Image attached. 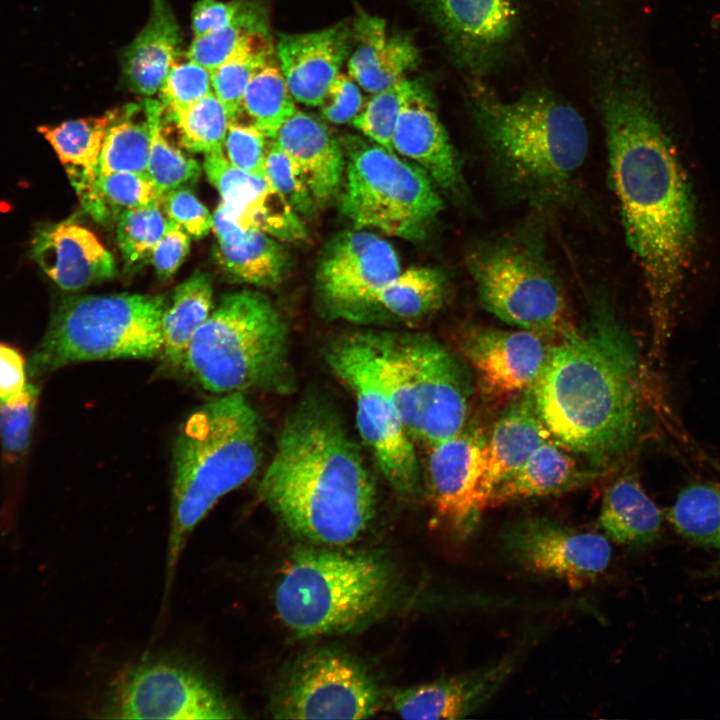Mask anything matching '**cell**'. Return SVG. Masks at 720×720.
<instances>
[{"label": "cell", "mask_w": 720, "mask_h": 720, "mask_svg": "<svg viewBox=\"0 0 720 720\" xmlns=\"http://www.w3.org/2000/svg\"><path fill=\"white\" fill-rule=\"evenodd\" d=\"M448 40L472 61H485L512 34L516 13L512 0H424Z\"/></svg>", "instance_id": "25"}, {"label": "cell", "mask_w": 720, "mask_h": 720, "mask_svg": "<svg viewBox=\"0 0 720 720\" xmlns=\"http://www.w3.org/2000/svg\"><path fill=\"white\" fill-rule=\"evenodd\" d=\"M112 119L113 111H110L101 116L38 127L56 152L73 187L97 177L104 138Z\"/></svg>", "instance_id": "36"}, {"label": "cell", "mask_w": 720, "mask_h": 720, "mask_svg": "<svg viewBox=\"0 0 720 720\" xmlns=\"http://www.w3.org/2000/svg\"><path fill=\"white\" fill-rule=\"evenodd\" d=\"M466 264L482 305L503 322L554 340L575 327L535 224L476 242Z\"/></svg>", "instance_id": "9"}, {"label": "cell", "mask_w": 720, "mask_h": 720, "mask_svg": "<svg viewBox=\"0 0 720 720\" xmlns=\"http://www.w3.org/2000/svg\"><path fill=\"white\" fill-rule=\"evenodd\" d=\"M190 242V235L169 220L164 234L150 254L152 264L161 278H169L176 272L189 252Z\"/></svg>", "instance_id": "51"}, {"label": "cell", "mask_w": 720, "mask_h": 720, "mask_svg": "<svg viewBox=\"0 0 720 720\" xmlns=\"http://www.w3.org/2000/svg\"><path fill=\"white\" fill-rule=\"evenodd\" d=\"M401 271L394 247L364 229L344 231L325 247L316 271V288L333 317L362 323L378 292Z\"/></svg>", "instance_id": "15"}, {"label": "cell", "mask_w": 720, "mask_h": 720, "mask_svg": "<svg viewBox=\"0 0 720 720\" xmlns=\"http://www.w3.org/2000/svg\"><path fill=\"white\" fill-rule=\"evenodd\" d=\"M82 207L95 220L160 201L161 194L147 174L113 172L97 175L76 190Z\"/></svg>", "instance_id": "40"}, {"label": "cell", "mask_w": 720, "mask_h": 720, "mask_svg": "<svg viewBox=\"0 0 720 720\" xmlns=\"http://www.w3.org/2000/svg\"><path fill=\"white\" fill-rule=\"evenodd\" d=\"M339 209L355 229L421 240L444 207L429 175L394 151L358 137L342 143Z\"/></svg>", "instance_id": "11"}, {"label": "cell", "mask_w": 720, "mask_h": 720, "mask_svg": "<svg viewBox=\"0 0 720 720\" xmlns=\"http://www.w3.org/2000/svg\"><path fill=\"white\" fill-rule=\"evenodd\" d=\"M183 368L216 394L286 392L291 385L287 327L261 292L227 294L191 340Z\"/></svg>", "instance_id": "6"}, {"label": "cell", "mask_w": 720, "mask_h": 720, "mask_svg": "<svg viewBox=\"0 0 720 720\" xmlns=\"http://www.w3.org/2000/svg\"><path fill=\"white\" fill-rule=\"evenodd\" d=\"M352 49V27L281 34L275 54L294 100L318 107Z\"/></svg>", "instance_id": "22"}, {"label": "cell", "mask_w": 720, "mask_h": 720, "mask_svg": "<svg viewBox=\"0 0 720 720\" xmlns=\"http://www.w3.org/2000/svg\"><path fill=\"white\" fill-rule=\"evenodd\" d=\"M327 362L350 389L359 433L379 470L402 496L420 491V469L413 444L396 405L382 382L362 332L337 339Z\"/></svg>", "instance_id": "12"}, {"label": "cell", "mask_w": 720, "mask_h": 720, "mask_svg": "<svg viewBox=\"0 0 720 720\" xmlns=\"http://www.w3.org/2000/svg\"><path fill=\"white\" fill-rule=\"evenodd\" d=\"M381 704L376 682L359 661L324 649L290 666L272 696L271 712L280 719H364Z\"/></svg>", "instance_id": "13"}, {"label": "cell", "mask_w": 720, "mask_h": 720, "mask_svg": "<svg viewBox=\"0 0 720 720\" xmlns=\"http://www.w3.org/2000/svg\"><path fill=\"white\" fill-rule=\"evenodd\" d=\"M272 139L288 155L318 207L340 192L345 153L323 121L297 109Z\"/></svg>", "instance_id": "24"}, {"label": "cell", "mask_w": 720, "mask_h": 720, "mask_svg": "<svg viewBox=\"0 0 720 720\" xmlns=\"http://www.w3.org/2000/svg\"><path fill=\"white\" fill-rule=\"evenodd\" d=\"M165 306L162 296L138 293L62 299L28 359L29 379L41 383L80 362L160 356Z\"/></svg>", "instance_id": "8"}, {"label": "cell", "mask_w": 720, "mask_h": 720, "mask_svg": "<svg viewBox=\"0 0 720 720\" xmlns=\"http://www.w3.org/2000/svg\"><path fill=\"white\" fill-rule=\"evenodd\" d=\"M265 177L271 186L300 216L311 218L316 208L308 187L288 155L270 139L266 159Z\"/></svg>", "instance_id": "46"}, {"label": "cell", "mask_w": 720, "mask_h": 720, "mask_svg": "<svg viewBox=\"0 0 720 720\" xmlns=\"http://www.w3.org/2000/svg\"><path fill=\"white\" fill-rule=\"evenodd\" d=\"M203 167L221 196L220 204L240 227L260 230L281 241L298 242L306 238L301 216L265 176L234 167L223 151L204 154Z\"/></svg>", "instance_id": "19"}, {"label": "cell", "mask_w": 720, "mask_h": 720, "mask_svg": "<svg viewBox=\"0 0 720 720\" xmlns=\"http://www.w3.org/2000/svg\"><path fill=\"white\" fill-rule=\"evenodd\" d=\"M29 381L28 360L20 348L0 341V402L22 394Z\"/></svg>", "instance_id": "52"}, {"label": "cell", "mask_w": 720, "mask_h": 720, "mask_svg": "<svg viewBox=\"0 0 720 720\" xmlns=\"http://www.w3.org/2000/svg\"><path fill=\"white\" fill-rule=\"evenodd\" d=\"M149 18L124 51L122 74L133 92L152 96L178 61L181 36L168 0H151Z\"/></svg>", "instance_id": "29"}, {"label": "cell", "mask_w": 720, "mask_h": 720, "mask_svg": "<svg viewBox=\"0 0 720 720\" xmlns=\"http://www.w3.org/2000/svg\"><path fill=\"white\" fill-rule=\"evenodd\" d=\"M610 185L648 297L652 356L661 361L695 241L693 195L648 96L614 88L601 103Z\"/></svg>", "instance_id": "1"}, {"label": "cell", "mask_w": 720, "mask_h": 720, "mask_svg": "<svg viewBox=\"0 0 720 720\" xmlns=\"http://www.w3.org/2000/svg\"><path fill=\"white\" fill-rule=\"evenodd\" d=\"M241 0L228 2L219 0H199L192 10V30L194 37H202L228 25L238 11Z\"/></svg>", "instance_id": "53"}, {"label": "cell", "mask_w": 720, "mask_h": 720, "mask_svg": "<svg viewBox=\"0 0 720 720\" xmlns=\"http://www.w3.org/2000/svg\"><path fill=\"white\" fill-rule=\"evenodd\" d=\"M160 204L167 218L194 238H202L212 229L213 215L184 187L164 192Z\"/></svg>", "instance_id": "49"}, {"label": "cell", "mask_w": 720, "mask_h": 720, "mask_svg": "<svg viewBox=\"0 0 720 720\" xmlns=\"http://www.w3.org/2000/svg\"><path fill=\"white\" fill-rule=\"evenodd\" d=\"M522 648L477 671L396 691L393 709L406 719H460L485 704L512 674Z\"/></svg>", "instance_id": "21"}, {"label": "cell", "mask_w": 720, "mask_h": 720, "mask_svg": "<svg viewBox=\"0 0 720 720\" xmlns=\"http://www.w3.org/2000/svg\"><path fill=\"white\" fill-rule=\"evenodd\" d=\"M662 520L636 475L622 474L605 490L598 522L615 543L637 548L651 545L661 535Z\"/></svg>", "instance_id": "31"}, {"label": "cell", "mask_w": 720, "mask_h": 720, "mask_svg": "<svg viewBox=\"0 0 720 720\" xmlns=\"http://www.w3.org/2000/svg\"><path fill=\"white\" fill-rule=\"evenodd\" d=\"M505 555L522 570L582 587L609 566L607 537L545 516H529L508 525L500 536Z\"/></svg>", "instance_id": "16"}, {"label": "cell", "mask_w": 720, "mask_h": 720, "mask_svg": "<svg viewBox=\"0 0 720 720\" xmlns=\"http://www.w3.org/2000/svg\"><path fill=\"white\" fill-rule=\"evenodd\" d=\"M447 288V277L438 268L414 266L401 270L375 296L362 323L423 320L440 309Z\"/></svg>", "instance_id": "32"}, {"label": "cell", "mask_w": 720, "mask_h": 720, "mask_svg": "<svg viewBox=\"0 0 720 720\" xmlns=\"http://www.w3.org/2000/svg\"><path fill=\"white\" fill-rule=\"evenodd\" d=\"M164 105L155 113L152 122L151 142L147 163V175L160 194L195 183L200 174V165L183 154L166 138L163 129Z\"/></svg>", "instance_id": "43"}, {"label": "cell", "mask_w": 720, "mask_h": 720, "mask_svg": "<svg viewBox=\"0 0 720 720\" xmlns=\"http://www.w3.org/2000/svg\"><path fill=\"white\" fill-rule=\"evenodd\" d=\"M428 448L426 484L434 515L456 538L466 539L487 509L482 493L487 435L466 424Z\"/></svg>", "instance_id": "17"}, {"label": "cell", "mask_w": 720, "mask_h": 720, "mask_svg": "<svg viewBox=\"0 0 720 720\" xmlns=\"http://www.w3.org/2000/svg\"><path fill=\"white\" fill-rule=\"evenodd\" d=\"M531 394L552 439L598 468L638 444L647 424L645 368L606 294H592L583 325L549 346Z\"/></svg>", "instance_id": "2"}, {"label": "cell", "mask_w": 720, "mask_h": 720, "mask_svg": "<svg viewBox=\"0 0 720 720\" xmlns=\"http://www.w3.org/2000/svg\"><path fill=\"white\" fill-rule=\"evenodd\" d=\"M168 223L160 201L122 212L117 224V241L125 262L135 264L150 256Z\"/></svg>", "instance_id": "44"}, {"label": "cell", "mask_w": 720, "mask_h": 720, "mask_svg": "<svg viewBox=\"0 0 720 720\" xmlns=\"http://www.w3.org/2000/svg\"><path fill=\"white\" fill-rule=\"evenodd\" d=\"M259 416L243 393L225 394L195 409L172 454L167 586L192 531L226 494L254 476L262 457Z\"/></svg>", "instance_id": "5"}, {"label": "cell", "mask_w": 720, "mask_h": 720, "mask_svg": "<svg viewBox=\"0 0 720 720\" xmlns=\"http://www.w3.org/2000/svg\"><path fill=\"white\" fill-rule=\"evenodd\" d=\"M392 148L414 161L445 192L463 194V174L455 149L429 95L414 82L404 100Z\"/></svg>", "instance_id": "23"}, {"label": "cell", "mask_w": 720, "mask_h": 720, "mask_svg": "<svg viewBox=\"0 0 720 720\" xmlns=\"http://www.w3.org/2000/svg\"><path fill=\"white\" fill-rule=\"evenodd\" d=\"M362 90L348 72H340L318 106L322 117L333 124L351 123L365 103Z\"/></svg>", "instance_id": "50"}, {"label": "cell", "mask_w": 720, "mask_h": 720, "mask_svg": "<svg viewBox=\"0 0 720 720\" xmlns=\"http://www.w3.org/2000/svg\"><path fill=\"white\" fill-rule=\"evenodd\" d=\"M347 72L370 94L406 78L418 60V51L406 37L392 34L381 18L361 13L352 25Z\"/></svg>", "instance_id": "27"}, {"label": "cell", "mask_w": 720, "mask_h": 720, "mask_svg": "<svg viewBox=\"0 0 720 720\" xmlns=\"http://www.w3.org/2000/svg\"><path fill=\"white\" fill-rule=\"evenodd\" d=\"M393 591L392 566L379 555L304 549L281 573L275 608L298 637L345 633L377 616Z\"/></svg>", "instance_id": "7"}, {"label": "cell", "mask_w": 720, "mask_h": 720, "mask_svg": "<svg viewBox=\"0 0 720 720\" xmlns=\"http://www.w3.org/2000/svg\"><path fill=\"white\" fill-rule=\"evenodd\" d=\"M275 55L272 38L261 39L212 69V92L227 110L230 120L239 110L246 87L255 71Z\"/></svg>", "instance_id": "42"}, {"label": "cell", "mask_w": 720, "mask_h": 720, "mask_svg": "<svg viewBox=\"0 0 720 720\" xmlns=\"http://www.w3.org/2000/svg\"><path fill=\"white\" fill-rule=\"evenodd\" d=\"M216 260L234 281L275 287L290 268L288 252L276 238L257 229H243L221 204L213 214Z\"/></svg>", "instance_id": "26"}, {"label": "cell", "mask_w": 720, "mask_h": 720, "mask_svg": "<svg viewBox=\"0 0 720 720\" xmlns=\"http://www.w3.org/2000/svg\"><path fill=\"white\" fill-rule=\"evenodd\" d=\"M162 102L145 98L119 110H113V119L104 138L98 175L113 172L147 174L152 122Z\"/></svg>", "instance_id": "33"}, {"label": "cell", "mask_w": 720, "mask_h": 720, "mask_svg": "<svg viewBox=\"0 0 720 720\" xmlns=\"http://www.w3.org/2000/svg\"><path fill=\"white\" fill-rule=\"evenodd\" d=\"M271 37L264 8L251 0H241L233 20L225 27L194 38L187 58L212 70L251 44Z\"/></svg>", "instance_id": "39"}, {"label": "cell", "mask_w": 720, "mask_h": 720, "mask_svg": "<svg viewBox=\"0 0 720 720\" xmlns=\"http://www.w3.org/2000/svg\"><path fill=\"white\" fill-rule=\"evenodd\" d=\"M211 92L210 70L190 59L176 61L159 89L165 111L186 108Z\"/></svg>", "instance_id": "47"}, {"label": "cell", "mask_w": 720, "mask_h": 720, "mask_svg": "<svg viewBox=\"0 0 720 720\" xmlns=\"http://www.w3.org/2000/svg\"><path fill=\"white\" fill-rule=\"evenodd\" d=\"M475 96L489 171L504 196L543 212L570 204L589 147L579 112L542 92L512 101L484 89Z\"/></svg>", "instance_id": "4"}, {"label": "cell", "mask_w": 720, "mask_h": 720, "mask_svg": "<svg viewBox=\"0 0 720 720\" xmlns=\"http://www.w3.org/2000/svg\"><path fill=\"white\" fill-rule=\"evenodd\" d=\"M30 257L62 290L77 291L114 276L113 255L88 228L72 219L38 223Z\"/></svg>", "instance_id": "20"}, {"label": "cell", "mask_w": 720, "mask_h": 720, "mask_svg": "<svg viewBox=\"0 0 720 720\" xmlns=\"http://www.w3.org/2000/svg\"><path fill=\"white\" fill-rule=\"evenodd\" d=\"M113 719H232L239 711L198 671L163 661L123 672L105 709Z\"/></svg>", "instance_id": "14"}, {"label": "cell", "mask_w": 720, "mask_h": 720, "mask_svg": "<svg viewBox=\"0 0 720 720\" xmlns=\"http://www.w3.org/2000/svg\"><path fill=\"white\" fill-rule=\"evenodd\" d=\"M40 384L30 380L22 394L0 402V453L7 510L14 506L22 487L35 434Z\"/></svg>", "instance_id": "34"}, {"label": "cell", "mask_w": 720, "mask_h": 720, "mask_svg": "<svg viewBox=\"0 0 720 720\" xmlns=\"http://www.w3.org/2000/svg\"><path fill=\"white\" fill-rule=\"evenodd\" d=\"M213 289L204 273H196L176 287L161 319L160 357L174 368H183L191 340L212 312Z\"/></svg>", "instance_id": "35"}, {"label": "cell", "mask_w": 720, "mask_h": 720, "mask_svg": "<svg viewBox=\"0 0 720 720\" xmlns=\"http://www.w3.org/2000/svg\"><path fill=\"white\" fill-rule=\"evenodd\" d=\"M667 519L687 540L720 549V482H689L668 509Z\"/></svg>", "instance_id": "38"}, {"label": "cell", "mask_w": 720, "mask_h": 720, "mask_svg": "<svg viewBox=\"0 0 720 720\" xmlns=\"http://www.w3.org/2000/svg\"><path fill=\"white\" fill-rule=\"evenodd\" d=\"M569 452L553 439L544 442L491 492L488 507L562 494L598 476L599 470L583 467Z\"/></svg>", "instance_id": "30"}, {"label": "cell", "mask_w": 720, "mask_h": 720, "mask_svg": "<svg viewBox=\"0 0 720 720\" xmlns=\"http://www.w3.org/2000/svg\"><path fill=\"white\" fill-rule=\"evenodd\" d=\"M376 369L413 440L427 446L467 424L471 379L464 364L430 337L362 332Z\"/></svg>", "instance_id": "10"}, {"label": "cell", "mask_w": 720, "mask_h": 720, "mask_svg": "<svg viewBox=\"0 0 720 720\" xmlns=\"http://www.w3.org/2000/svg\"><path fill=\"white\" fill-rule=\"evenodd\" d=\"M165 112L187 150L204 154L223 151L230 118L213 92L186 108Z\"/></svg>", "instance_id": "41"}, {"label": "cell", "mask_w": 720, "mask_h": 720, "mask_svg": "<svg viewBox=\"0 0 720 720\" xmlns=\"http://www.w3.org/2000/svg\"><path fill=\"white\" fill-rule=\"evenodd\" d=\"M296 110L295 100L288 89L275 54L251 77L240 110L234 119L254 125L272 139L281 125Z\"/></svg>", "instance_id": "37"}, {"label": "cell", "mask_w": 720, "mask_h": 720, "mask_svg": "<svg viewBox=\"0 0 720 720\" xmlns=\"http://www.w3.org/2000/svg\"><path fill=\"white\" fill-rule=\"evenodd\" d=\"M259 495L289 531L328 545L359 538L376 508L358 447L336 412L312 398L287 417Z\"/></svg>", "instance_id": "3"}, {"label": "cell", "mask_w": 720, "mask_h": 720, "mask_svg": "<svg viewBox=\"0 0 720 720\" xmlns=\"http://www.w3.org/2000/svg\"><path fill=\"white\" fill-rule=\"evenodd\" d=\"M411 83L404 78L372 94L351 124L370 141L393 151L394 130Z\"/></svg>", "instance_id": "45"}, {"label": "cell", "mask_w": 720, "mask_h": 720, "mask_svg": "<svg viewBox=\"0 0 720 720\" xmlns=\"http://www.w3.org/2000/svg\"><path fill=\"white\" fill-rule=\"evenodd\" d=\"M461 351L489 398L517 397L530 390L544 367L549 346L533 332L473 327L460 341Z\"/></svg>", "instance_id": "18"}, {"label": "cell", "mask_w": 720, "mask_h": 720, "mask_svg": "<svg viewBox=\"0 0 720 720\" xmlns=\"http://www.w3.org/2000/svg\"><path fill=\"white\" fill-rule=\"evenodd\" d=\"M270 138L254 125L233 119L229 121L223 153L236 168L265 176V159Z\"/></svg>", "instance_id": "48"}, {"label": "cell", "mask_w": 720, "mask_h": 720, "mask_svg": "<svg viewBox=\"0 0 720 720\" xmlns=\"http://www.w3.org/2000/svg\"><path fill=\"white\" fill-rule=\"evenodd\" d=\"M552 439L531 389L520 394L498 417L487 436L482 493L486 507L491 492L516 473L544 442Z\"/></svg>", "instance_id": "28"}]
</instances>
